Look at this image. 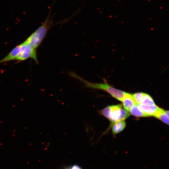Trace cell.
<instances>
[{
  "label": "cell",
  "mask_w": 169,
  "mask_h": 169,
  "mask_svg": "<svg viewBox=\"0 0 169 169\" xmlns=\"http://www.w3.org/2000/svg\"><path fill=\"white\" fill-rule=\"evenodd\" d=\"M49 13L45 22L24 42L33 49H36L39 45L44 38L48 31L54 25Z\"/></svg>",
  "instance_id": "1"
},
{
  "label": "cell",
  "mask_w": 169,
  "mask_h": 169,
  "mask_svg": "<svg viewBox=\"0 0 169 169\" xmlns=\"http://www.w3.org/2000/svg\"><path fill=\"white\" fill-rule=\"evenodd\" d=\"M69 74L84 83L86 87L105 90L113 97L120 101H122L126 93L114 88L108 84L105 80H104V83H92L84 79L74 72H70Z\"/></svg>",
  "instance_id": "2"
},
{
  "label": "cell",
  "mask_w": 169,
  "mask_h": 169,
  "mask_svg": "<svg viewBox=\"0 0 169 169\" xmlns=\"http://www.w3.org/2000/svg\"><path fill=\"white\" fill-rule=\"evenodd\" d=\"M111 121L114 124L116 122L124 120L130 115V113L122 108L121 104L110 106Z\"/></svg>",
  "instance_id": "3"
},
{
  "label": "cell",
  "mask_w": 169,
  "mask_h": 169,
  "mask_svg": "<svg viewBox=\"0 0 169 169\" xmlns=\"http://www.w3.org/2000/svg\"><path fill=\"white\" fill-rule=\"evenodd\" d=\"M21 51L17 56L15 60L21 61L31 58L38 64V61L37 56L36 50L33 49L24 42L21 44Z\"/></svg>",
  "instance_id": "4"
},
{
  "label": "cell",
  "mask_w": 169,
  "mask_h": 169,
  "mask_svg": "<svg viewBox=\"0 0 169 169\" xmlns=\"http://www.w3.org/2000/svg\"><path fill=\"white\" fill-rule=\"evenodd\" d=\"M139 105L142 111L150 116H154L159 108L155 103H141Z\"/></svg>",
  "instance_id": "5"
},
{
  "label": "cell",
  "mask_w": 169,
  "mask_h": 169,
  "mask_svg": "<svg viewBox=\"0 0 169 169\" xmlns=\"http://www.w3.org/2000/svg\"><path fill=\"white\" fill-rule=\"evenodd\" d=\"M21 51V44L17 46L13 49L5 57L0 61V63L15 60L18 54Z\"/></svg>",
  "instance_id": "6"
},
{
  "label": "cell",
  "mask_w": 169,
  "mask_h": 169,
  "mask_svg": "<svg viewBox=\"0 0 169 169\" xmlns=\"http://www.w3.org/2000/svg\"><path fill=\"white\" fill-rule=\"evenodd\" d=\"M131 96V94L126 93L122 101L124 108L128 111H130L131 107L136 104L132 99Z\"/></svg>",
  "instance_id": "7"
},
{
  "label": "cell",
  "mask_w": 169,
  "mask_h": 169,
  "mask_svg": "<svg viewBox=\"0 0 169 169\" xmlns=\"http://www.w3.org/2000/svg\"><path fill=\"white\" fill-rule=\"evenodd\" d=\"M131 115L137 117H150L141 109L138 104H135L131 108L130 111Z\"/></svg>",
  "instance_id": "8"
},
{
  "label": "cell",
  "mask_w": 169,
  "mask_h": 169,
  "mask_svg": "<svg viewBox=\"0 0 169 169\" xmlns=\"http://www.w3.org/2000/svg\"><path fill=\"white\" fill-rule=\"evenodd\" d=\"M154 116L169 125V117L163 109L159 107Z\"/></svg>",
  "instance_id": "9"
},
{
  "label": "cell",
  "mask_w": 169,
  "mask_h": 169,
  "mask_svg": "<svg viewBox=\"0 0 169 169\" xmlns=\"http://www.w3.org/2000/svg\"><path fill=\"white\" fill-rule=\"evenodd\" d=\"M113 125L112 132L115 135L121 132L125 129L126 123L124 120L116 122Z\"/></svg>",
  "instance_id": "10"
},
{
  "label": "cell",
  "mask_w": 169,
  "mask_h": 169,
  "mask_svg": "<svg viewBox=\"0 0 169 169\" xmlns=\"http://www.w3.org/2000/svg\"><path fill=\"white\" fill-rule=\"evenodd\" d=\"M145 93L138 92L131 95V98L136 104H140L142 101Z\"/></svg>",
  "instance_id": "11"
},
{
  "label": "cell",
  "mask_w": 169,
  "mask_h": 169,
  "mask_svg": "<svg viewBox=\"0 0 169 169\" xmlns=\"http://www.w3.org/2000/svg\"><path fill=\"white\" fill-rule=\"evenodd\" d=\"M102 114L111 121L110 112L111 107L110 106H108L102 110L101 111Z\"/></svg>",
  "instance_id": "12"
},
{
  "label": "cell",
  "mask_w": 169,
  "mask_h": 169,
  "mask_svg": "<svg viewBox=\"0 0 169 169\" xmlns=\"http://www.w3.org/2000/svg\"><path fill=\"white\" fill-rule=\"evenodd\" d=\"M70 169H82L81 168H80L79 166L75 165L74 166H73L71 167V168Z\"/></svg>",
  "instance_id": "13"
},
{
  "label": "cell",
  "mask_w": 169,
  "mask_h": 169,
  "mask_svg": "<svg viewBox=\"0 0 169 169\" xmlns=\"http://www.w3.org/2000/svg\"><path fill=\"white\" fill-rule=\"evenodd\" d=\"M165 111L167 115L169 117V110H165Z\"/></svg>",
  "instance_id": "14"
}]
</instances>
